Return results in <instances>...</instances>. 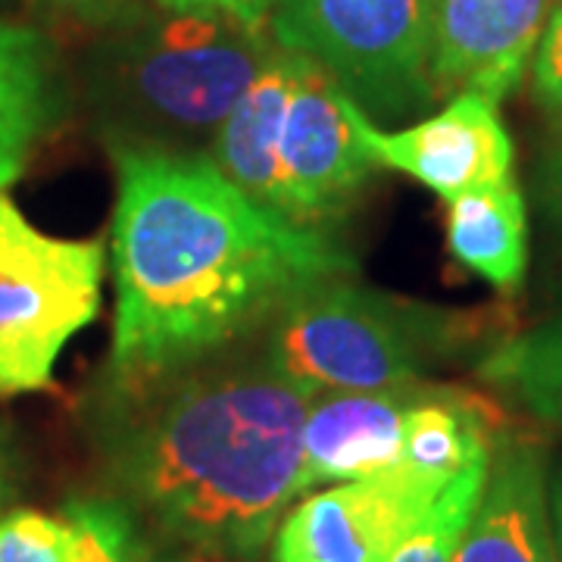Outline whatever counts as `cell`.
Here are the masks:
<instances>
[{"instance_id":"484cf974","label":"cell","mask_w":562,"mask_h":562,"mask_svg":"<svg viewBox=\"0 0 562 562\" xmlns=\"http://www.w3.org/2000/svg\"><path fill=\"white\" fill-rule=\"evenodd\" d=\"M203 560V557H194V553H166V557H150V560H144V562H198Z\"/></svg>"},{"instance_id":"7402d4cb","label":"cell","mask_w":562,"mask_h":562,"mask_svg":"<svg viewBox=\"0 0 562 562\" xmlns=\"http://www.w3.org/2000/svg\"><path fill=\"white\" fill-rule=\"evenodd\" d=\"M538 191H541V201L547 206V213H550V220L562 228V122L557 125L553 138L543 150Z\"/></svg>"},{"instance_id":"d6986e66","label":"cell","mask_w":562,"mask_h":562,"mask_svg":"<svg viewBox=\"0 0 562 562\" xmlns=\"http://www.w3.org/2000/svg\"><path fill=\"white\" fill-rule=\"evenodd\" d=\"M0 562H69V522L38 509L0 519Z\"/></svg>"},{"instance_id":"e0dca14e","label":"cell","mask_w":562,"mask_h":562,"mask_svg":"<svg viewBox=\"0 0 562 562\" xmlns=\"http://www.w3.org/2000/svg\"><path fill=\"white\" fill-rule=\"evenodd\" d=\"M491 453L469 462L460 475L443 487L438 501L431 503V509L413 525V531L394 550L391 562H453L462 531H465L475 506L482 501L487 469H491Z\"/></svg>"},{"instance_id":"3957f363","label":"cell","mask_w":562,"mask_h":562,"mask_svg":"<svg viewBox=\"0 0 562 562\" xmlns=\"http://www.w3.org/2000/svg\"><path fill=\"white\" fill-rule=\"evenodd\" d=\"M269 29L216 10H166L135 25L116 57V144L206 154L262 63Z\"/></svg>"},{"instance_id":"9c48e42d","label":"cell","mask_w":562,"mask_h":562,"mask_svg":"<svg viewBox=\"0 0 562 562\" xmlns=\"http://www.w3.org/2000/svg\"><path fill=\"white\" fill-rule=\"evenodd\" d=\"M353 125L375 166L416 179L447 203L513 179V138L497 103L482 94H457L435 116L391 132L353 103Z\"/></svg>"},{"instance_id":"ac0fdd59","label":"cell","mask_w":562,"mask_h":562,"mask_svg":"<svg viewBox=\"0 0 562 562\" xmlns=\"http://www.w3.org/2000/svg\"><path fill=\"white\" fill-rule=\"evenodd\" d=\"M63 519L69 522V562H144L157 557L140 541L138 516L120 501H72Z\"/></svg>"},{"instance_id":"7a4b0ae2","label":"cell","mask_w":562,"mask_h":562,"mask_svg":"<svg viewBox=\"0 0 562 562\" xmlns=\"http://www.w3.org/2000/svg\"><path fill=\"white\" fill-rule=\"evenodd\" d=\"M313 394L266 357H210L147 382L110 379L101 443L125 506L203 560H257L297 501Z\"/></svg>"},{"instance_id":"8fae6325","label":"cell","mask_w":562,"mask_h":562,"mask_svg":"<svg viewBox=\"0 0 562 562\" xmlns=\"http://www.w3.org/2000/svg\"><path fill=\"white\" fill-rule=\"evenodd\" d=\"M416 387L316 394L303 419L297 497L401 465L403 416Z\"/></svg>"},{"instance_id":"ba28073f","label":"cell","mask_w":562,"mask_h":562,"mask_svg":"<svg viewBox=\"0 0 562 562\" xmlns=\"http://www.w3.org/2000/svg\"><path fill=\"white\" fill-rule=\"evenodd\" d=\"M372 166L353 125V101L319 63L297 54L279 132V210L322 228L353 203Z\"/></svg>"},{"instance_id":"cb8c5ba5","label":"cell","mask_w":562,"mask_h":562,"mask_svg":"<svg viewBox=\"0 0 562 562\" xmlns=\"http://www.w3.org/2000/svg\"><path fill=\"white\" fill-rule=\"evenodd\" d=\"M547 497H550V525H553V547H557V562H562V465L550 472L547 482Z\"/></svg>"},{"instance_id":"7c38bea8","label":"cell","mask_w":562,"mask_h":562,"mask_svg":"<svg viewBox=\"0 0 562 562\" xmlns=\"http://www.w3.org/2000/svg\"><path fill=\"white\" fill-rule=\"evenodd\" d=\"M547 457L535 441L497 438L482 501L453 562H557Z\"/></svg>"},{"instance_id":"5b68a950","label":"cell","mask_w":562,"mask_h":562,"mask_svg":"<svg viewBox=\"0 0 562 562\" xmlns=\"http://www.w3.org/2000/svg\"><path fill=\"white\" fill-rule=\"evenodd\" d=\"M103 244L35 228L0 194V397L54 382L66 344L101 306Z\"/></svg>"},{"instance_id":"44dd1931","label":"cell","mask_w":562,"mask_h":562,"mask_svg":"<svg viewBox=\"0 0 562 562\" xmlns=\"http://www.w3.org/2000/svg\"><path fill=\"white\" fill-rule=\"evenodd\" d=\"M47 7H54L66 20H76L91 29L103 25H120L132 20L135 13V0H44Z\"/></svg>"},{"instance_id":"8992f818","label":"cell","mask_w":562,"mask_h":562,"mask_svg":"<svg viewBox=\"0 0 562 562\" xmlns=\"http://www.w3.org/2000/svg\"><path fill=\"white\" fill-rule=\"evenodd\" d=\"M266 25L279 47L319 63L366 116L435 101L428 0H272Z\"/></svg>"},{"instance_id":"52a82bcc","label":"cell","mask_w":562,"mask_h":562,"mask_svg":"<svg viewBox=\"0 0 562 562\" xmlns=\"http://www.w3.org/2000/svg\"><path fill=\"white\" fill-rule=\"evenodd\" d=\"M450 482L401 462L357 482L313 491L281 516L272 562H391Z\"/></svg>"},{"instance_id":"4fadbf2b","label":"cell","mask_w":562,"mask_h":562,"mask_svg":"<svg viewBox=\"0 0 562 562\" xmlns=\"http://www.w3.org/2000/svg\"><path fill=\"white\" fill-rule=\"evenodd\" d=\"M294 76L297 54L276 44L206 150L225 179L235 181L250 198L269 203L272 210H279V132Z\"/></svg>"},{"instance_id":"5bb4252c","label":"cell","mask_w":562,"mask_h":562,"mask_svg":"<svg viewBox=\"0 0 562 562\" xmlns=\"http://www.w3.org/2000/svg\"><path fill=\"white\" fill-rule=\"evenodd\" d=\"M57 113L60 88L44 38L0 20V191L20 179Z\"/></svg>"},{"instance_id":"603a6c76","label":"cell","mask_w":562,"mask_h":562,"mask_svg":"<svg viewBox=\"0 0 562 562\" xmlns=\"http://www.w3.org/2000/svg\"><path fill=\"white\" fill-rule=\"evenodd\" d=\"M166 10H216V13H228L235 20L247 22L254 29H269V3L272 0H154Z\"/></svg>"},{"instance_id":"277c9868","label":"cell","mask_w":562,"mask_h":562,"mask_svg":"<svg viewBox=\"0 0 562 562\" xmlns=\"http://www.w3.org/2000/svg\"><path fill=\"white\" fill-rule=\"evenodd\" d=\"M441 310L344 281H313L266 322L262 357L306 394L419 384L443 353Z\"/></svg>"},{"instance_id":"d4e9b609","label":"cell","mask_w":562,"mask_h":562,"mask_svg":"<svg viewBox=\"0 0 562 562\" xmlns=\"http://www.w3.org/2000/svg\"><path fill=\"white\" fill-rule=\"evenodd\" d=\"M7 472H10V457H7V438L0 431V501L7 494Z\"/></svg>"},{"instance_id":"ffe728a7","label":"cell","mask_w":562,"mask_h":562,"mask_svg":"<svg viewBox=\"0 0 562 562\" xmlns=\"http://www.w3.org/2000/svg\"><path fill=\"white\" fill-rule=\"evenodd\" d=\"M531 91L543 110L562 122V7L550 10L535 60H531Z\"/></svg>"},{"instance_id":"30bf717a","label":"cell","mask_w":562,"mask_h":562,"mask_svg":"<svg viewBox=\"0 0 562 562\" xmlns=\"http://www.w3.org/2000/svg\"><path fill=\"white\" fill-rule=\"evenodd\" d=\"M553 0H428L435 98H509L535 60Z\"/></svg>"},{"instance_id":"9a60e30c","label":"cell","mask_w":562,"mask_h":562,"mask_svg":"<svg viewBox=\"0 0 562 562\" xmlns=\"http://www.w3.org/2000/svg\"><path fill=\"white\" fill-rule=\"evenodd\" d=\"M447 247L501 294L519 291L528 266V210L519 184L506 179L447 203Z\"/></svg>"},{"instance_id":"6da1fadb","label":"cell","mask_w":562,"mask_h":562,"mask_svg":"<svg viewBox=\"0 0 562 562\" xmlns=\"http://www.w3.org/2000/svg\"><path fill=\"white\" fill-rule=\"evenodd\" d=\"M113 160L110 379L147 382L225 353L306 284L357 272L319 225L250 198L206 154L113 144Z\"/></svg>"},{"instance_id":"4316f807","label":"cell","mask_w":562,"mask_h":562,"mask_svg":"<svg viewBox=\"0 0 562 562\" xmlns=\"http://www.w3.org/2000/svg\"><path fill=\"white\" fill-rule=\"evenodd\" d=\"M553 7H562V0H553Z\"/></svg>"},{"instance_id":"2e32d148","label":"cell","mask_w":562,"mask_h":562,"mask_svg":"<svg viewBox=\"0 0 562 562\" xmlns=\"http://www.w3.org/2000/svg\"><path fill=\"white\" fill-rule=\"evenodd\" d=\"M479 375L535 419L562 431V313L497 344L479 366Z\"/></svg>"}]
</instances>
